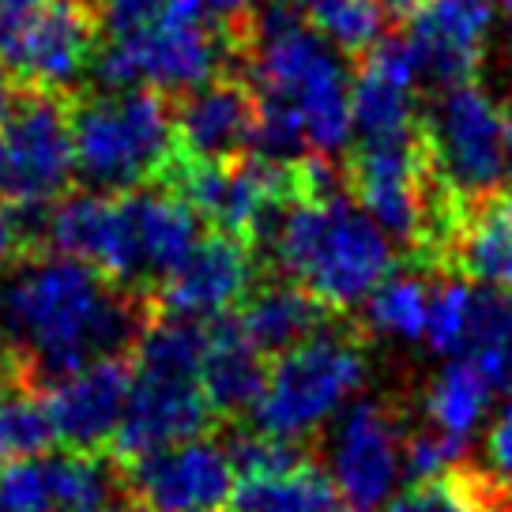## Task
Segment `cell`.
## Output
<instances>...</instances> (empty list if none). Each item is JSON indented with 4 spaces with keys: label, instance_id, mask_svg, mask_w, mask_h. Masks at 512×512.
Here are the masks:
<instances>
[{
    "label": "cell",
    "instance_id": "cell-21",
    "mask_svg": "<svg viewBox=\"0 0 512 512\" xmlns=\"http://www.w3.org/2000/svg\"><path fill=\"white\" fill-rule=\"evenodd\" d=\"M256 121V95L249 83L234 76L192 87L174 106L177 147L181 159L192 162H223L238 159L241 147H249Z\"/></svg>",
    "mask_w": 512,
    "mask_h": 512
},
{
    "label": "cell",
    "instance_id": "cell-22",
    "mask_svg": "<svg viewBox=\"0 0 512 512\" xmlns=\"http://www.w3.org/2000/svg\"><path fill=\"white\" fill-rule=\"evenodd\" d=\"M441 272H460L482 287L512 294V196H482L456 215Z\"/></svg>",
    "mask_w": 512,
    "mask_h": 512
},
{
    "label": "cell",
    "instance_id": "cell-16",
    "mask_svg": "<svg viewBox=\"0 0 512 512\" xmlns=\"http://www.w3.org/2000/svg\"><path fill=\"white\" fill-rule=\"evenodd\" d=\"M132 396V366L128 358H102L91 366L46 384V415L53 437L76 452H98L113 445L125 422V407Z\"/></svg>",
    "mask_w": 512,
    "mask_h": 512
},
{
    "label": "cell",
    "instance_id": "cell-18",
    "mask_svg": "<svg viewBox=\"0 0 512 512\" xmlns=\"http://www.w3.org/2000/svg\"><path fill=\"white\" fill-rule=\"evenodd\" d=\"M494 19V0H418L407 12V38L418 53L422 76L445 87L471 83Z\"/></svg>",
    "mask_w": 512,
    "mask_h": 512
},
{
    "label": "cell",
    "instance_id": "cell-10",
    "mask_svg": "<svg viewBox=\"0 0 512 512\" xmlns=\"http://www.w3.org/2000/svg\"><path fill=\"white\" fill-rule=\"evenodd\" d=\"M95 49L98 27L87 0H42L34 16L0 46V64L23 87L68 98L91 72Z\"/></svg>",
    "mask_w": 512,
    "mask_h": 512
},
{
    "label": "cell",
    "instance_id": "cell-42",
    "mask_svg": "<svg viewBox=\"0 0 512 512\" xmlns=\"http://www.w3.org/2000/svg\"><path fill=\"white\" fill-rule=\"evenodd\" d=\"M0 512H12V509H8V505H4V501H0Z\"/></svg>",
    "mask_w": 512,
    "mask_h": 512
},
{
    "label": "cell",
    "instance_id": "cell-4",
    "mask_svg": "<svg viewBox=\"0 0 512 512\" xmlns=\"http://www.w3.org/2000/svg\"><path fill=\"white\" fill-rule=\"evenodd\" d=\"M72 162L91 192L159 185L181 162L170 98L151 87H98L68 102Z\"/></svg>",
    "mask_w": 512,
    "mask_h": 512
},
{
    "label": "cell",
    "instance_id": "cell-24",
    "mask_svg": "<svg viewBox=\"0 0 512 512\" xmlns=\"http://www.w3.org/2000/svg\"><path fill=\"white\" fill-rule=\"evenodd\" d=\"M234 317L245 328V336L253 339L256 351L283 354L294 343L320 332L328 320V309L313 294H305L302 287L283 279V283L249 290V298L241 302V313H234Z\"/></svg>",
    "mask_w": 512,
    "mask_h": 512
},
{
    "label": "cell",
    "instance_id": "cell-2",
    "mask_svg": "<svg viewBox=\"0 0 512 512\" xmlns=\"http://www.w3.org/2000/svg\"><path fill=\"white\" fill-rule=\"evenodd\" d=\"M264 238L279 275L336 313L366 302L392 275V245L347 189L290 200Z\"/></svg>",
    "mask_w": 512,
    "mask_h": 512
},
{
    "label": "cell",
    "instance_id": "cell-15",
    "mask_svg": "<svg viewBox=\"0 0 512 512\" xmlns=\"http://www.w3.org/2000/svg\"><path fill=\"white\" fill-rule=\"evenodd\" d=\"M256 287V253L253 241L215 230L189 253L166 283L155 290V309L170 317L215 320L226 317L234 305L249 298Z\"/></svg>",
    "mask_w": 512,
    "mask_h": 512
},
{
    "label": "cell",
    "instance_id": "cell-27",
    "mask_svg": "<svg viewBox=\"0 0 512 512\" xmlns=\"http://www.w3.org/2000/svg\"><path fill=\"white\" fill-rule=\"evenodd\" d=\"M460 358L475 362L494 388L512 392V294L490 287L475 290Z\"/></svg>",
    "mask_w": 512,
    "mask_h": 512
},
{
    "label": "cell",
    "instance_id": "cell-23",
    "mask_svg": "<svg viewBox=\"0 0 512 512\" xmlns=\"http://www.w3.org/2000/svg\"><path fill=\"white\" fill-rule=\"evenodd\" d=\"M268 366L260 362V351L253 339L245 336L234 313L208 320V343H204V362H200V384L204 396L215 407V415H241L253 411L260 400Z\"/></svg>",
    "mask_w": 512,
    "mask_h": 512
},
{
    "label": "cell",
    "instance_id": "cell-17",
    "mask_svg": "<svg viewBox=\"0 0 512 512\" xmlns=\"http://www.w3.org/2000/svg\"><path fill=\"white\" fill-rule=\"evenodd\" d=\"M49 245L64 256H76L95 272L110 275L113 283L136 290V260L128 234L125 204L110 192H68L46 215ZM144 294V290H140Z\"/></svg>",
    "mask_w": 512,
    "mask_h": 512
},
{
    "label": "cell",
    "instance_id": "cell-38",
    "mask_svg": "<svg viewBox=\"0 0 512 512\" xmlns=\"http://www.w3.org/2000/svg\"><path fill=\"white\" fill-rule=\"evenodd\" d=\"M494 12H497V19H501V27H505L512 38V0H494Z\"/></svg>",
    "mask_w": 512,
    "mask_h": 512
},
{
    "label": "cell",
    "instance_id": "cell-19",
    "mask_svg": "<svg viewBox=\"0 0 512 512\" xmlns=\"http://www.w3.org/2000/svg\"><path fill=\"white\" fill-rule=\"evenodd\" d=\"M422 76L418 53L407 34H384L366 53L351 83V117L362 140L415 136V83Z\"/></svg>",
    "mask_w": 512,
    "mask_h": 512
},
{
    "label": "cell",
    "instance_id": "cell-12",
    "mask_svg": "<svg viewBox=\"0 0 512 512\" xmlns=\"http://www.w3.org/2000/svg\"><path fill=\"white\" fill-rule=\"evenodd\" d=\"M403 437L396 415L377 400L339 411L332 433V479L351 512H377L403 475Z\"/></svg>",
    "mask_w": 512,
    "mask_h": 512
},
{
    "label": "cell",
    "instance_id": "cell-20",
    "mask_svg": "<svg viewBox=\"0 0 512 512\" xmlns=\"http://www.w3.org/2000/svg\"><path fill=\"white\" fill-rule=\"evenodd\" d=\"M128 234H132V260H136V290L166 283L200 245V215L174 185H144L121 192Z\"/></svg>",
    "mask_w": 512,
    "mask_h": 512
},
{
    "label": "cell",
    "instance_id": "cell-37",
    "mask_svg": "<svg viewBox=\"0 0 512 512\" xmlns=\"http://www.w3.org/2000/svg\"><path fill=\"white\" fill-rule=\"evenodd\" d=\"M505 181L512 189V113L505 117Z\"/></svg>",
    "mask_w": 512,
    "mask_h": 512
},
{
    "label": "cell",
    "instance_id": "cell-25",
    "mask_svg": "<svg viewBox=\"0 0 512 512\" xmlns=\"http://www.w3.org/2000/svg\"><path fill=\"white\" fill-rule=\"evenodd\" d=\"M384 512H512V486L494 471L456 464L437 479L411 482L384 505Z\"/></svg>",
    "mask_w": 512,
    "mask_h": 512
},
{
    "label": "cell",
    "instance_id": "cell-31",
    "mask_svg": "<svg viewBox=\"0 0 512 512\" xmlns=\"http://www.w3.org/2000/svg\"><path fill=\"white\" fill-rule=\"evenodd\" d=\"M471 298L475 290L464 279H445L437 290H430V320H426V343L437 354L460 358L471 320Z\"/></svg>",
    "mask_w": 512,
    "mask_h": 512
},
{
    "label": "cell",
    "instance_id": "cell-29",
    "mask_svg": "<svg viewBox=\"0 0 512 512\" xmlns=\"http://www.w3.org/2000/svg\"><path fill=\"white\" fill-rule=\"evenodd\" d=\"M426 320H430V287L418 275H388L366 298V324L381 336L415 343L426 336Z\"/></svg>",
    "mask_w": 512,
    "mask_h": 512
},
{
    "label": "cell",
    "instance_id": "cell-30",
    "mask_svg": "<svg viewBox=\"0 0 512 512\" xmlns=\"http://www.w3.org/2000/svg\"><path fill=\"white\" fill-rule=\"evenodd\" d=\"M305 19L351 57H366L384 38V0H320Z\"/></svg>",
    "mask_w": 512,
    "mask_h": 512
},
{
    "label": "cell",
    "instance_id": "cell-33",
    "mask_svg": "<svg viewBox=\"0 0 512 512\" xmlns=\"http://www.w3.org/2000/svg\"><path fill=\"white\" fill-rule=\"evenodd\" d=\"M486 456H490V471L497 479L512 486V400L497 411V418L490 422L486 433Z\"/></svg>",
    "mask_w": 512,
    "mask_h": 512
},
{
    "label": "cell",
    "instance_id": "cell-11",
    "mask_svg": "<svg viewBox=\"0 0 512 512\" xmlns=\"http://www.w3.org/2000/svg\"><path fill=\"white\" fill-rule=\"evenodd\" d=\"M238 475L226 445L192 437L128 464V490L147 512H226Z\"/></svg>",
    "mask_w": 512,
    "mask_h": 512
},
{
    "label": "cell",
    "instance_id": "cell-40",
    "mask_svg": "<svg viewBox=\"0 0 512 512\" xmlns=\"http://www.w3.org/2000/svg\"><path fill=\"white\" fill-rule=\"evenodd\" d=\"M384 4H392V8H403V12H411L418 0H384Z\"/></svg>",
    "mask_w": 512,
    "mask_h": 512
},
{
    "label": "cell",
    "instance_id": "cell-5",
    "mask_svg": "<svg viewBox=\"0 0 512 512\" xmlns=\"http://www.w3.org/2000/svg\"><path fill=\"white\" fill-rule=\"evenodd\" d=\"M366 381V351L351 332L320 328L290 351L275 354L260 400L253 403V430L302 441L339 415Z\"/></svg>",
    "mask_w": 512,
    "mask_h": 512
},
{
    "label": "cell",
    "instance_id": "cell-1",
    "mask_svg": "<svg viewBox=\"0 0 512 512\" xmlns=\"http://www.w3.org/2000/svg\"><path fill=\"white\" fill-rule=\"evenodd\" d=\"M155 317L147 294L113 283L76 256L16 253L0 268V339L27 384L125 358Z\"/></svg>",
    "mask_w": 512,
    "mask_h": 512
},
{
    "label": "cell",
    "instance_id": "cell-36",
    "mask_svg": "<svg viewBox=\"0 0 512 512\" xmlns=\"http://www.w3.org/2000/svg\"><path fill=\"white\" fill-rule=\"evenodd\" d=\"M8 196H12V170H8V144L0 132V204H8Z\"/></svg>",
    "mask_w": 512,
    "mask_h": 512
},
{
    "label": "cell",
    "instance_id": "cell-34",
    "mask_svg": "<svg viewBox=\"0 0 512 512\" xmlns=\"http://www.w3.org/2000/svg\"><path fill=\"white\" fill-rule=\"evenodd\" d=\"M19 245H23V238L16 234V226H12V219L0 211V268L12 260V256L19 253Z\"/></svg>",
    "mask_w": 512,
    "mask_h": 512
},
{
    "label": "cell",
    "instance_id": "cell-35",
    "mask_svg": "<svg viewBox=\"0 0 512 512\" xmlns=\"http://www.w3.org/2000/svg\"><path fill=\"white\" fill-rule=\"evenodd\" d=\"M95 512H147V509L140 505V497L132 494V490H128V482H125V486H121L106 505H98Z\"/></svg>",
    "mask_w": 512,
    "mask_h": 512
},
{
    "label": "cell",
    "instance_id": "cell-14",
    "mask_svg": "<svg viewBox=\"0 0 512 512\" xmlns=\"http://www.w3.org/2000/svg\"><path fill=\"white\" fill-rule=\"evenodd\" d=\"M125 482L98 452H38L0 471V501L12 512H95Z\"/></svg>",
    "mask_w": 512,
    "mask_h": 512
},
{
    "label": "cell",
    "instance_id": "cell-3",
    "mask_svg": "<svg viewBox=\"0 0 512 512\" xmlns=\"http://www.w3.org/2000/svg\"><path fill=\"white\" fill-rule=\"evenodd\" d=\"M241 57L256 98H275L298 113L305 140L320 155L351 144V76L339 49L287 4H268L241 31Z\"/></svg>",
    "mask_w": 512,
    "mask_h": 512
},
{
    "label": "cell",
    "instance_id": "cell-6",
    "mask_svg": "<svg viewBox=\"0 0 512 512\" xmlns=\"http://www.w3.org/2000/svg\"><path fill=\"white\" fill-rule=\"evenodd\" d=\"M418 136L433 189L452 211L497 192L505 177V117L482 87H445L418 121Z\"/></svg>",
    "mask_w": 512,
    "mask_h": 512
},
{
    "label": "cell",
    "instance_id": "cell-28",
    "mask_svg": "<svg viewBox=\"0 0 512 512\" xmlns=\"http://www.w3.org/2000/svg\"><path fill=\"white\" fill-rule=\"evenodd\" d=\"M53 441L46 403L31 396V384L16 369L0 373V460H27Z\"/></svg>",
    "mask_w": 512,
    "mask_h": 512
},
{
    "label": "cell",
    "instance_id": "cell-39",
    "mask_svg": "<svg viewBox=\"0 0 512 512\" xmlns=\"http://www.w3.org/2000/svg\"><path fill=\"white\" fill-rule=\"evenodd\" d=\"M275 4H287V8H294V12H298V16H309V12H313V8H317L320 0H275Z\"/></svg>",
    "mask_w": 512,
    "mask_h": 512
},
{
    "label": "cell",
    "instance_id": "cell-8",
    "mask_svg": "<svg viewBox=\"0 0 512 512\" xmlns=\"http://www.w3.org/2000/svg\"><path fill=\"white\" fill-rule=\"evenodd\" d=\"M0 132L8 144L12 196L8 211L53 208L76 177L72 162V125H68V98L38 87H23L0 110Z\"/></svg>",
    "mask_w": 512,
    "mask_h": 512
},
{
    "label": "cell",
    "instance_id": "cell-41",
    "mask_svg": "<svg viewBox=\"0 0 512 512\" xmlns=\"http://www.w3.org/2000/svg\"><path fill=\"white\" fill-rule=\"evenodd\" d=\"M4 358H8V351H4V339H0V373H4V369H12V362H4Z\"/></svg>",
    "mask_w": 512,
    "mask_h": 512
},
{
    "label": "cell",
    "instance_id": "cell-7",
    "mask_svg": "<svg viewBox=\"0 0 512 512\" xmlns=\"http://www.w3.org/2000/svg\"><path fill=\"white\" fill-rule=\"evenodd\" d=\"M241 38L208 23H155L117 42H98L91 72L102 87H151L159 95H189L192 87L226 76V57Z\"/></svg>",
    "mask_w": 512,
    "mask_h": 512
},
{
    "label": "cell",
    "instance_id": "cell-9",
    "mask_svg": "<svg viewBox=\"0 0 512 512\" xmlns=\"http://www.w3.org/2000/svg\"><path fill=\"white\" fill-rule=\"evenodd\" d=\"M226 452L238 475L226 512H351L332 471L294 441L253 430L234 437Z\"/></svg>",
    "mask_w": 512,
    "mask_h": 512
},
{
    "label": "cell",
    "instance_id": "cell-32",
    "mask_svg": "<svg viewBox=\"0 0 512 512\" xmlns=\"http://www.w3.org/2000/svg\"><path fill=\"white\" fill-rule=\"evenodd\" d=\"M464 456L467 441H460V437H448L441 430L411 433L403 441V475H407V482L437 479L456 464H464Z\"/></svg>",
    "mask_w": 512,
    "mask_h": 512
},
{
    "label": "cell",
    "instance_id": "cell-13",
    "mask_svg": "<svg viewBox=\"0 0 512 512\" xmlns=\"http://www.w3.org/2000/svg\"><path fill=\"white\" fill-rule=\"evenodd\" d=\"M215 418V407L204 396L200 377L185 373H147L132 369V396L125 407V422L113 437L121 460H144L151 452L204 437Z\"/></svg>",
    "mask_w": 512,
    "mask_h": 512
},
{
    "label": "cell",
    "instance_id": "cell-26",
    "mask_svg": "<svg viewBox=\"0 0 512 512\" xmlns=\"http://www.w3.org/2000/svg\"><path fill=\"white\" fill-rule=\"evenodd\" d=\"M490 400H494V384L482 377V369L467 358H456L426 388V418L433 430L467 441V433L490 411Z\"/></svg>",
    "mask_w": 512,
    "mask_h": 512
}]
</instances>
